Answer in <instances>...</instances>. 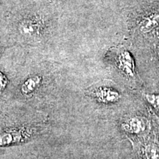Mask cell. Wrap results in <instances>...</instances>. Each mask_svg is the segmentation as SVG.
Here are the masks:
<instances>
[{
    "instance_id": "1",
    "label": "cell",
    "mask_w": 159,
    "mask_h": 159,
    "mask_svg": "<svg viewBox=\"0 0 159 159\" xmlns=\"http://www.w3.org/2000/svg\"><path fill=\"white\" fill-rule=\"evenodd\" d=\"M38 127L25 125L7 126L0 129V147L19 144L34 139L38 134Z\"/></svg>"
},
{
    "instance_id": "2",
    "label": "cell",
    "mask_w": 159,
    "mask_h": 159,
    "mask_svg": "<svg viewBox=\"0 0 159 159\" xmlns=\"http://www.w3.org/2000/svg\"><path fill=\"white\" fill-rule=\"evenodd\" d=\"M47 28L46 19L39 15L26 16L19 20L17 25L18 33L27 40L41 39Z\"/></svg>"
},
{
    "instance_id": "3",
    "label": "cell",
    "mask_w": 159,
    "mask_h": 159,
    "mask_svg": "<svg viewBox=\"0 0 159 159\" xmlns=\"http://www.w3.org/2000/svg\"><path fill=\"white\" fill-rule=\"evenodd\" d=\"M118 67L123 71L125 75L134 77V62L128 51H122L119 53L116 59Z\"/></svg>"
},
{
    "instance_id": "4",
    "label": "cell",
    "mask_w": 159,
    "mask_h": 159,
    "mask_svg": "<svg viewBox=\"0 0 159 159\" xmlns=\"http://www.w3.org/2000/svg\"><path fill=\"white\" fill-rule=\"evenodd\" d=\"M41 83V77L39 75H33L24 81L21 85V91L23 94H32L39 88Z\"/></svg>"
},
{
    "instance_id": "5",
    "label": "cell",
    "mask_w": 159,
    "mask_h": 159,
    "mask_svg": "<svg viewBox=\"0 0 159 159\" xmlns=\"http://www.w3.org/2000/svg\"><path fill=\"white\" fill-rule=\"evenodd\" d=\"M94 94L100 102L105 103L116 102L120 97L119 93L108 88H99L94 91Z\"/></svg>"
},
{
    "instance_id": "6",
    "label": "cell",
    "mask_w": 159,
    "mask_h": 159,
    "mask_svg": "<svg viewBox=\"0 0 159 159\" xmlns=\"http://www.w3.org/2000/svg\"><path fill=\"white\" fill-rule=\"evenodd\" d=\"M123 128L125 129V130L132 133V134H139L144 130V125L142 119L137 117L136 118L134 117L129 119L128 122L123 125Z\"/></svg>"
},
{
    "instance_id": "7",
    "label": "cell",
    "mask_w": 159,
    "mask_h": 159,
    "mask_svg": "<svg viewBox=\"0 0 159 159\" xmlns=\"http://www.w3.org/2000/svg\"><path fill=\"white\" fill-rule=\"evenodd\" d=\"M159 24V15L152 14L143 19L141 22V30L144 33H148L154 29Z\"/></svg>"
},
{
    "instance_id": "8",
    "label": "cell",
    "mask_w": 159,
    "mask_h": 159,
    "mask_svg": "<svg viewBox=\"0 0 159 159\" xmlns=\"http://www.w3.org/2000/svg\"><path fill=\"white\" fill-rule=\"evenodd\" d=\"M145 156L148 159H159V146L156 144H150L145 148Z\"/></svg>"
},
{
    "instance_id": "9",
    "label": "cell",
    "mask_w": 159,
    "mask_h": 159,
    "mask_svg": "<svg viewBox=\"0 0 159 159\" xmlns=\"http://www.w3.org/2000/svg\"><path fill=\"white\" fill-rule=\"evenodd\" d=\"M145 97L147 101L159 111V95L147 94H145Z\"/></svg>"
},
{
    "instance_id": "10",
    "label": "cell",
    "mask_w": 159,
    "mask_h": 159,
    "mask_svg": "<svg viewBox=\"0 0 159 159\" xmlns=\"http://www.w3.org/2000/svg\"><path fill=\"white\" fill-rule=\"evenodd\" d=\"M7 81L5 75L0 72V91H3L5 89Z\"/></svg>"
}]
</instances>
